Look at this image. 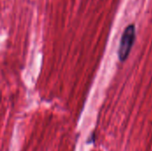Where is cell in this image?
<instances>
[{"label":"cell","instance_id":"6da1fadb","mask_svg":"<svg viewBox=\"0 0 152 151\" xmlns=\"http://www.w3.org/2000/svg\"><path fill=\"white\" fill-rule=\"evenodd\" d=\"M135 40V26L134 24L128 25L123 32L119 48H118V57L119 60L124 61L127 59L131 49L134 45Z\"/></svg>","mask_w":152,"mask_h":151}]
</instances>
